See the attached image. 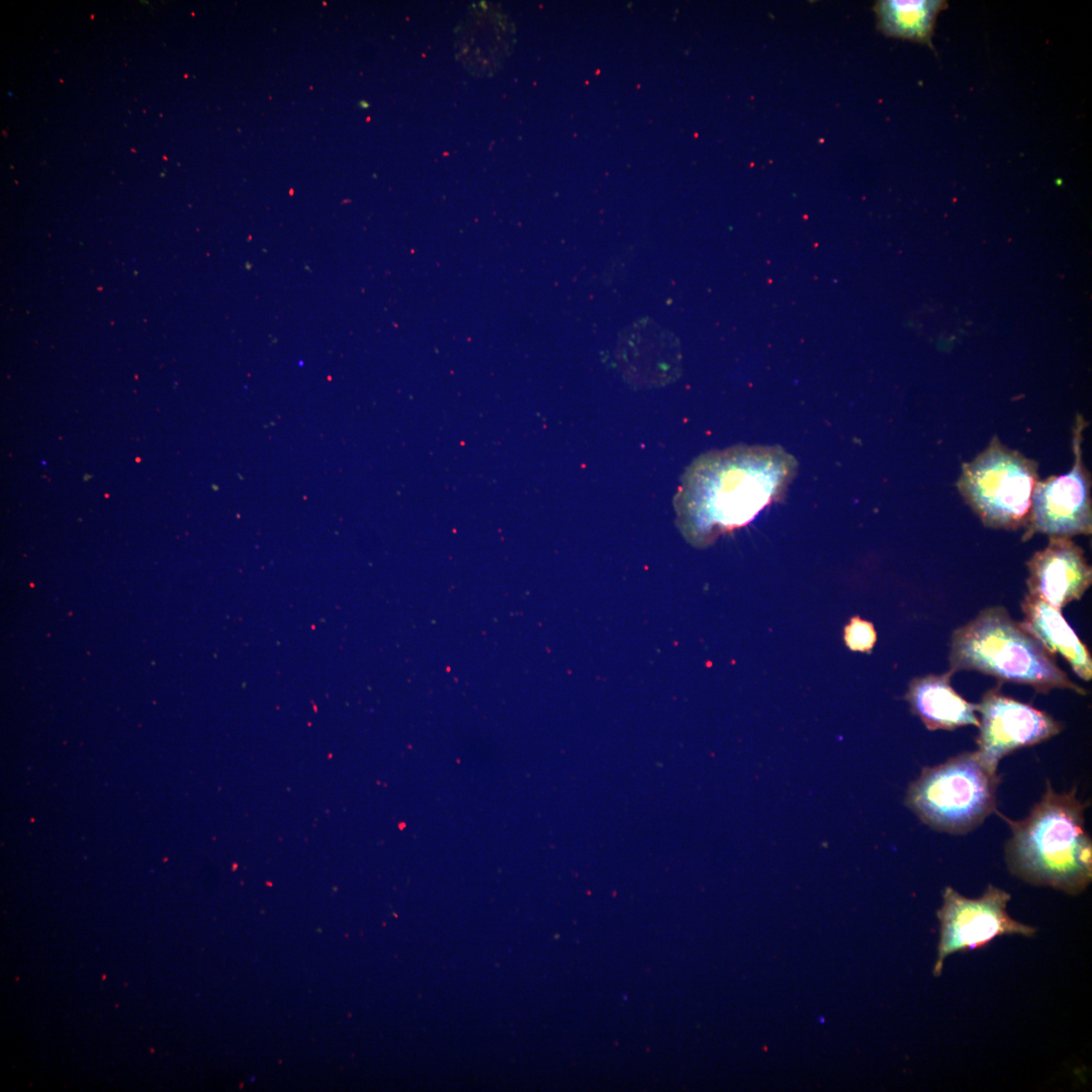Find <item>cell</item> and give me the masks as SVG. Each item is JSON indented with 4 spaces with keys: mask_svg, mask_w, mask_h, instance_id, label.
<instances>
[{
    "mask_svg": "<svg viewBox=\"0 0 1092 1092\" xmlns=\"http://www.w3.org/2000/svg\"><path fill=\"white\" fill-rule=\"evenodd\" d=\"M797 472L780 446H733L695 459L673 497L676 524L688 542L705 547L749 524L779 500Z\"/></svg>",
    "mask_w": 1092,
    "mask_h": 1092,
    "instance_id": "obj_1",
    "label": "cell"
},
{
    "mask_svg": "<svg viewBox=\"0 0 1092 1092\" xmlns=\"http://www.w3.org/2000/svg\"><path fill=\"white\" fill-rule=\"evenodd\" d=\"M1077 788L1056 792L1049 780L1028 815L1020 820L1000 816L1011 835L1004 847L1008 871L1021 881L1069 895L1083 893L1092 881V840L1085 828L1089 802Z\"/></svg>",
    "mask_w": 1092,
    "mask_h": 1092,
    "instance_id": "obj_2",
    "label": "cell"
},
{
    "mask_svg": "<svg viewBox=\"0 0 1092 1092\" xmlns=\"http://www.w3.org/2000/svg\"><path fill=\"white\" fill-rule=\"evenodd\" d=\"M963 670L1027 685L1042 694L1056 689L1087 694L1059 667L1054 654L1001 606L982 610L952 632L948 671Z\"/></svg>",
    "mask_w": 1092,
    "mask_h": 1092,
    "instance_id": "obj_3",
    "label": "cell"
},
{
    "mask_svg": "<svg viewBox=\"0 0 1092 1092\" xmlns=\"http://www.w3.org/2000/svg\"><path fill=\"white\" fill-rule=\"evenodd\" d=\"M999 782L998 772L976 750L965 751L923 767L909 785L904 802L930 828L963 835L995 813Z\"/></svg>",
    "mask_w": 1092,
    "mask_h": 1092,
    "instance_id": "obj_4",
    "label": "cell"
},
{
    "mask_svg": "<svg viewBox=\"0 0 1092 1092\" xmlns=\"http://www.w3.org/2000/svg\"><path fill=\"white\" fill-rule=\"evenodd\" d=\"M1037 463L1005 446L996 436L972 461L962 464L957 487L989 528L1026 527L1038 481Z\"/></svg>",
    "mask_w": 1092,
    "mask_h": 1092,
    "instance_id": "obj_5",
    "label": "cell"
},
{
    "mask_svg": "<svg viewBox=\"0 0 1092 1092\" xmlns=\"http://www.w3.org/2000/svg\"><path fill=\"white\" fill-rule=\"evenodd\" d=\"M1011 896L992 884L978 898L963 896L947 886L936 912L939 939L932 974L939 977L947 957L980 948L1003 935L1031 937L1036 929L1013 919L1007 912Z\"/></svg>",
    "mask_w": 1092,
    "mask_h": 1092,
    "instance_id": "obj_6",
    "label": "cell"
},
{
    "mask_svg": "<svg viewBox=\"0 0 1092 1092\" xmlns=\"http://www.w3.org/2000/svg\"><path fill=\"white\" fill-rule=\"evenodd\" d=\"M1088 423L1077 415L1073 427L1074 462L1060 475L1038 480L1023 541L1034 534L1073 537L1092 533L1091 476L1083 461V433Z\"/></svg>",
    "mask_w": 1092,
    "mask_h": 1092,
    "instance_id": "obj_7",
    "label": "cell"
},
{
    "mask_svg": "<svg viewBox=\"0 0 1092 1092\" xmlns=\"http://www.w3.org/2000/svg\"><path fill=\"white\" fill-rule=\"evenodd\" d=\"M981 719L976 738L977 752L993 771L1000 760L1020 748L1032 746L1058 735L1063 723L1049 713L1005 696L999 687L988 690L977 704Z\"/></svg>",
    "mask_w": 1092,
    "mask_h": 1092,
    "instance_id": "obj_8",
    "label": "cell"
},
{
    "mask_svg": "<svg viewBox=\"0 0 1092 1092\" xmlns=\"http://www.w3.org/2000/svg\"><path fill=\"white\" fill-rule=\"evenodd\" d=\"M1029 596L1062 611L1080 600L1092 583V568L1071 537L1050 536L1048 545L1026 562Z\"/></svg>",
    "mask_w": 1092,
    "mask_h": 1092,
    "instance_id": "obj_9",
    "label": "cell"
},
{
    "mask_svg": "<svg viewBox=\"0 0 1092 1092\" xmlns=\"http://www.w3.org/2000/svg\"><path fill=\"white\" fill-rule=\"evenodd\" d=\"M952 673L927 674L913 678L904 699L930 731H951L964 726L979 727L977 704L963 698L950 684Z\"/></svg>",
    "mask_w": 1092,
    "mask_h": 1092,
    "instance_id": "obj_10",
    "label": "cell"
},
{
    "mask_svg": "<svg viewBox=\"0 0 1092 1092\" xmlns=\"http://www.w3.org/2000/svg\"><path fill=\"white\" fill-rule=\"evenodd\" d=\"M1021 625L1052 654L1062 655L1083 680L1092 678V658L1060 610L1026 595L1021 604Z\"/></svg>",
    "mask_w": 1092,
    "mask_h": 1092,
    "instance_id": "obj_11",
    "label": "cell"
},
{
    "mask_svg": "<svg viewBox=\"0 0 1092 1092\" xmlns=\"http://www.w3.org/2000/svg\"><path fill=\"white\" fill-rule=\"evenodd\" d=\"M942 0H881L875 5L879 28L889 36L912 39L931 47Z\"/></svg>",
    "mask_w": 1092,
    "mask_h": 1092,
    "instance_id": "obj_12",
    "label": "cell"
},
{
    "mask_svg": "<svg viewBox=\"0 0 1092 1092\" xmlns=\"http://www.w3.org/2000/svg\"><path fill=\"white\" fill-rule=\"evenodd\" d=\"M844 641L852 651L871 652L877 641L874 625L859 617H852L844 628Z\"/></svg>",
    "mask_w": 1092,
    "mask_h": 1092,
    "instance_id": "obj_13",
    "label": "cell"
}]
</instances>
